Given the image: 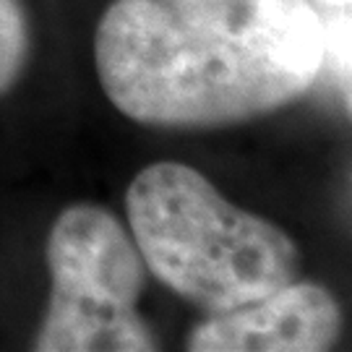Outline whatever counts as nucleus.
Segmentation results:
<instances>
[{
    "label": "nucleus",
    "instance_id": "obj_1",
    "mask_svg": "<svg viewBox=\"0 0 352 352\" xmlns=\"http://www.w3.org/2000/svg\"><path fill=\"white\" fill-rule=\"evenodd\" d=\"M94 63L126 118L209 131L308 94L327 32L311 0H115L94 32Z\"/></svg>",
    "mask_w": 352,
    "mask_h": 352
},
{
    "label": "nucleus",
    "instance_id": "obj_4",
    "mask_svg": "<svg viewBox=\"0 0 352 352\" xmlns=\"http://www.w3.org/2000/svg\"><path fill=\"white\" fill-rule=\"evenodd\" d=\"M342 334L337 298L316 282H289L225 314H209L188 334L190 352H324Z\"/></svg>",
    "mask_w": 352,
    "mask_h": 352
},
{
    "label": "nucleus",
    "instance_id": "obj_3",
    "mask_svg": "<svg viewBox=\"0 0 352 352\" xmlns=\"http://www.w3.org/2000/svg\"><path fill=\"white\" fill-rule=\"evenodd\" d=\"M50 300L37 352H151L160 340L139 314L146 264L133 235L97 204H71L47 235Z\"/></svg>",
    "mask_w": 352,
    "mask_h": 352
},
{
    "label": "nucleus",
    "instance_id": "obj_7",
    "mask_svg": "<svg viewBox=\"0 0 352 352\" xmlns=\"http://www.w3.org/2000/svg\"><path fill=\"white\" fill-rule=\"evenodd\" d=\"M324 6H329V8H344V6H350V0H321Z\"/></svg>",
    "mask_w": 352,
    "mask_h": 352
},
{
    "label": "nucleus",
    "instance_id": "obj_5",
    "mask_svg": "<svg viewBox=\"0 0 352 352\" xmlns=\"http://www.w3.org/2000/svg\"><path fill=\"white\" fill-rule=\"evenodd\" d=\"M32 55V29L24 0H0V94L11 91Z\"/></svg>",
    "mask_w": 352,
    "mask_h": 352
},
{
    "label": "nucleus",
    "instance_id": "obj_2",
    "mask_svg": "<svg viewBox=\"0 0 352 352\" xmlns=\"http://www.w3.org/2000/svg\"><path fill=\"white\" fill-rule=\"evenodd\" d=\"M146 272L209 314L253 302L300 277V248L279 225L230 204L183 162H154L126 193Z\"/></svg>",
    "mask_w": 352,
    "mask_h": 352
},
{
    "label": "nucleus",
    "instance_id": "obj_6",
    "mask_svg": "<svg viewBox=\"0 0 352 352\" xmlns=\"http://www.w3.org/2000/svg\"><path fill=\"white\" fill-rule=\"evenodd\" d=\"M327 32V60L337 68L340 84L344 89V102L350 107V6L334 8V19L324 21Z\"/></svg>",
    "mask_w": 352,
    "mask_h": 352
}]
</instances>
